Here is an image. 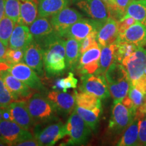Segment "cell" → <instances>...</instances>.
Instances as JSON below:
<instances>
[{
	"instance_id": "obj_14",
	"label": "cell",
	"mask_w": 146,
	"mask_h": 146,
	"mask_svg": "<svg viewBox=\"0 0 146 146\" xmlns=\"http://www.w3.org/2000/svg\"><path fill=\"white\" fill-rule=\"evenodd\" d=\"M81 18L83 15L79 12L67 6L51 16L50 22L54 30L59 34Z\"/></svg>"
},
{
	"instance_id": "obj_29",
	"label": "cell",
	"mask_w": 146,
	"mask_h": 146,
	"mask_svg": "<svg viewBox=\"0 0 146 146\" xmlns=\"http://www.w3.org/2000/svg\"><path fill=\"white\" fill-rule=\"evenodd\" d=\"M76 99V106L89 110L102 108L101 99L94 95L81 91L74 92Z\"/></svg>"
},
{
	"instance_id": "obj_25",
	"label": "cell",
	"mask_w": 146,
	"mask_h": 146,
	"mask_svg": "<svg viewBox=\"0 0 146 146\" xmlns=\"http://www.w3.org/2000/svg\"><path fill=\"white\" fill-rule=\"evenodd\" d=\"M127 17H132L146 26V0H133L123 18Z\"/></svg>"
},
{
	"instance_id": "obj_35",
	"label": "cell",
	"mask_w": 146,
	"mask_h": 146,
	"mask_svg": "<svg viewBox=\"0 0 146 146\" xmlns=\"http://www.w3.org/2000/svg\"><path fill=\"white\" fill-rule=\"evenodd\" d=\"M127 96L132 102L135 111L141 106L146 99V92L135 85H131Z\"/></svg>"
},
{
	"instance_id": "obj_38",
	"label": "cell",
	"mask_w": 146,
	"mask_h": 146,
	"mask_svg": "<svg viewBox=\"0 0 146 146\" xmlns=\"http://www.w3.org/2000/svg\"><path fill=\"white\" fill-rule=\"evenodd\" d=\"M24 59V50H13V49L8 48L5 55V61L9 64L12 66L20 62H23Z\"/></svg>"
},
{
	"instance_id": "obj_15",
	"label": "cell",
	"mask_w": 146,
	"mask_h": 146,
	"mask_svg": "<svg viewBox=\"0 0 146 146\" xmlns=\"http://www.w3.org/2000/svg\"><path fill=\"white\" fill-rule=\"evenodd\" d=\"M47 98L52 102L58 114L60 115L70 114L76 107L75 96L61 91H51L48 92Z\"/></svg>"
},
{
	"instance_id": "obj_5",
	"label": "cell",
	"mask_w": 146,
	"mask_h": 146,
	"mask_svg": "<svg viewBox=\"0 0 146 146\" xmlns=\"http://www.w3.org/2000/svg\"><path fill=\"white\" fill-rule=\"evenodd\" d=\"M33 138V135L30 131L22 128L15 122L7 120L0 122V140L6 145H16L19 142Z\"/></svg>"
},
{
	"instance_id": "obj_4",
	"label": "cell",
	"mask_w": 146,
	"mask_h": 146,
	"mask_svg": "<svg viewBox=\"0 0 146 146\" xmlns=\"http://www.w3.org/2000/svg\"><path fill=\"white\" fill-rule=\"evenodd\" d=\"M33 131L34 137L42 146L54 145L66 137L65 124L61 121L47 124L44 127L42 125H35Z\"/></svg>"
},
{
	"instance_id": "obj_16",
	"label": "cell",
	"mask_w": 146,
	"mask_h": 146,
	"mask_svg": "<svg viewBox=\"0 0 146 146\" xmlns=\"http://www.w3.org/2000/svg\"><path fill=\"white\" fill-rule=\"evenodd\" d=\"M43 54V49L35 41L24 50L23 62L31 67L40 78L45 76Z\"/></svg>"
},
{
	"instance_id": "obj_9",
	"label": "cell",
	"mask_w": 146,
	"mask_h": 146,
	"mask_svg": "<svg viewBox=\"0 0 146 146\" xmlns=\"http://www.w3.org/2000/svg\"><path fill=\"white\" fill-rule=\"evenodd\" d=\"M29 29L33 36L34 41L41 48L60 36L53 28L50 20L47 19V18H37L30 25Z\"/></svg>"
},
{
	"instance_id": "obj_24",
	"label": "cell",
	"mask_w": 146,
	"mask_h": 146,
	"mask_svg": "<svg viewBox=\"0 0 146 146\" xmlns=\"http://www.w3.org/2000/svg\"><path fill=\"white\" fill-rule=\"evenodd\" d=\"M21 18L19 24L30 26L37 18L38 0H20Z\"/></svg>"
},
{
	"instance_id": "obj_42",
	"label": "cell",
	"mask_w": 146,
	"mask_h": 146,
	"mask_svg": "<svg viewBox=\"0 0 146 146\" xmlns=\"http://www.w3.org/2000/svg\"><path fill=\"white\" fill-rule=\"evenodd\" d=\"M146 115V99L143 104V105L141 106H140L139 108L137 110L136 114H135V117L139 120H141L143 117H145Z\"/></svg>"
},
{
	"instance_id": "obj_32",
	"label": "cell",
	"mask_w": 146,
	"mask_h": 146,
	"mask_svg": "<svg viewBox=\"0 0 146 146\" xmlns=\"http://www.w3.org/2000/svg\"><path fill=\"white\" fill-rule=\"evenodd\" d=\"M16 23L8 16H4L0 21V40L7 47L9 46V41Z\"/></svg>"
},
{
	"instance_id": "obj_41",
	"label": "cell",
	"mask_w": 146,
	"mask_h": 146,
	"mask_svg": "<svg viewBox=\"0 0 146 146\" xmlns=\"http://www.w3.org/2000/svg\"><path fill=\"white\" fill-rule=\"evenodd\" d=\"M136 20L132 17H127L118 21V33H122L125 32L127 29L132 26L136 23Z\"/></svg>"
},
{
	"instance_id": "obj_48",
	"label": "cell",
	"mask_w": 146,
	"mask_h": 146,
	"mask_svg": "<svg viewBox=\"0 0 146 146\" xmlns=\"http://www.w3.org/2000/svg\"><path fill=\"white\" fill-rule=\"evenodd\" d=\"M102 1H103L106 5H108L109 3L111 2V1H112V0H102Z\"/></svg>"
},
{
	"instance_id": "obj_44",
	"label": "cell",
	"mask_w": 146,
	"mask_h": 146,
	"mask_svg": "<svg viewBox=\"0 0 146 146\" xmlns=\"http://www.w3.org/2000/svg\"><path fill=\"white\" fill-rule=\"evenodd\" d=\"M12 66L5 61H1L0 62V76H1L3 73L8 72L10 70Z\"/></svg>"
},
{
	"instance_id": "obj_30",
	"label": "cell",
	"mask_w": 146,
	"mask_h": 146,
	"mask_svg": "<svg viewBox=\"0 0 146 146\" xmlns=\"http://www.w3.org/2000/svg\"><path fill=\"white\" fill-rule=\"evenodd\" d=\"M74 110L83 118L87 125L91 128V130L94 131L96 130L99 123V118L102 112V108L89 110L76 106Z\"/></svg>"
},
{
	"instance_id": "obj_34",
	"label": "cell",
	"mask_w": 146,
	"mask_h": 146,
	"mask_svg": "<svg viewBox=\"0 0 146 146\" xmlns=\"http://www.w3.org/2000/svg\"><path fill=\"white\" fill-rule=\"evenodd\" d=\"M78 80L74 77V73L70 72L66 77L60 78L55 82L52 89L56 91L66 92L68 89H75L77 87Z\"/></svg>"
},
{
	"instance_id": "obj_7",
	"label": "cell",
	"mask_w": 146,
	"mask_h": 146,
	"mask_svg": "<svg viewBox=\"0 0 146 146\" xmlns=\"http://www.w3.org/2000/svg\"><path fill=\"white\" fill-rule=\"evenodd\" d=\"M79 89L104 100L110 97V91L104 74H86L81 76Z\"/></svg>"
},
{
	"instance_id": "obj_22",
	"label": "cell",
	"mask_w": 146,
	"mask_h": 146,
	"mask_svg": "<svg viewBox=\"0 0 146 146\" xmlns=\"http://www.w3.org/2000/svg\"><path fill=\"white\" fill-rule=\"evenodd\" d=\"M70 3V0H38L39 17L48 18L58 13Z\"/></svg>"
},
{
	"instance_id": "obj_26",
	"label": "cell",
	"mask_w": 146,
	"mask_h": 146,
	"mask_svg": "<svg viewBox=\"0 0 146 146\" xmlns=\"http://www.w3.org/2000/svg\"><path fill=\"white\" fill-rule=\"evenodd\" d=\"M116 45L115 43L102 47L101 56L99 61V68L95 74H104L112 64L115 62V51Z\"/></svg>"
},
{
	"instance_id": "obj_1",
	"label": "cell",
	"mask_w": 146,
	"mask_h": 146,
	"mask_svg": "<svg viewBox=\"0 0 146 146\" xmlns=\"http://www.w3.org/2000/svg\"><path fill=\"white\" fill-rule=\"evenodd\" d=\"M42 49L45 76L50 78L65 74L68 68L63 38L58 36Z\"/></svg>"
},
{
	"instance_id": "obj_28",
	"label": "cell",
	"mask_w": 146,
	"mask_h": 146,
	"mask_svg": "<svg viewBox=\"0 0 146 146\" xmlns=\"http://www.w3.org/2000/svg\"><path fill=\"white\" fill-rule=\"evenodd\" d=\"M131 85V82L129 78L116 83L108 84L110 94L114 100V103L122 102L124 98L127 96Z\"/></svg>"
},
{
	"instance_id": "obj_21",
	"label": "cell",
	"mask_w": 146,
	"mask_h": 146,
	"mask_svg": "<svg viewBox=\"0 0 146 146\" xmlns=\"http://www.w3.org/2000/svg\"><path fill=\"white\" fill-rule=\"evenodd\" d=\"M33 41V36L28 26L16 23L9 41L8 47L13 50H25Z\"/></svg>"
},
{
	"instance_id": "obj_27",
	"label": "cell",
	"mask_w": 146,
	"mask_h": 146,
	"mask_svg": "<svg viewBox=\"0 0 146 146\" xmlns=\"http://www.w3.org/2000/svg\"><path fill=\"white\" fill-rule=\"evenodd\" d=\"M139 120L135 118L133 123L125 129L123 137L118 141V145H139Z\"/></svg>"
},
{
	"instance_id": "obj_31",
	"label": "cell",
	"mask_w": 146,
	"mask_h": 146,
	"mask_svg": "<svg viewBox=\"0 0 146 146\" xmlns=\"http://www.w3.org/2000/svg\"><path fill=\"white\" fill-rule=\"evenodd\" d=\"M133 0H112L107 5L110 16L120 21L125 17L128 6Z\"/></svg>"
},
{
	"instance_id": "obj_23",
	"label": "cell",
	"mask_w": 146,
	"mask_h": 146,
	"mask_svg": "<svg viewBox=\"0 0 146 146\" xmlns=\"http://www.w3.org/2000/svg\"><path fill=\"white\" fill-rule=\"evenodd\" d=\"M81 41L75 39H66L65 41L66 62L67 68L70 70L76 69L81 57Z\"/></svg>"
},
{
	"instance_id": "obj_45",
	"label": "cell",
	"mask_w": 146,
	"mask_h": 146,
	"mask_svg": "<svg viewBox=\"0 0 146 146\" xmlns=\"http://www.w3.org/2000/svg\"><path fill=\"white\" fill-rule=\"evenodd\" d=\"M8 47H7L2 43V41L0 40V62L5 61V55H6L7 50Z\"/></svg>"
},
{
	"instance_id": "obj_3",
	"label": "cell",
	"mask_w": 146,
	"mask_h": 146,
	"mask_svg": "<svg viewBox=\"0 0 146 146\" xmlns=\"http://www.w3.org/2000/svg\"><path fill=\"white\" fill-rule=\"evenodd\" d=\"M65 127L69 139L60 144L61 145H84L88 141L92 131L75 110L70 114Z\"/></svg>"
},
{
	"instance_id": "obj_49",
	"label": "cell",
	"mask_w": 146,
	"mask_h": 146,
	"mask_svg": "<svg viewBox=\"0 0 146 146\" xmlns=\"http://www.w3.org/2000/svg\"><path fill=\"white\" fill-rule=\"evenodd\" d=\"M0 145H6V144H5V143H3L2 141H1V140H0Z\"/></svg>"
},
{
	"instance_id": "obj_18",
	"label": "cell",
	"mask_w": 146,
	"mask_h": 146,
	"mask_svg": "<svg viewBox=\"0 0 146 146\" xmlns=\"http://www.w3.org/2000/svg\"><path fill=\"white\" fill-rule=\"evenodd\" d=\"M12 121L15 122L22 128L30 131L35 125L32 116L27 109L25 102H14L8 106Z\"/></svg>"
},
{
	"instance_id": "obj_46",
	"label": "cell",
	"mask_w": 146,
	"mask_h": 146,
	"mask_svg": "<svg viewBox=\"0 0 146 146\" xmlns=\"http://www.w3.org/2000/svg\"><path fill=\"white\" fill-rule=\"evenodd\" d=\"M5 0H0V21L5 16Z\"/></svg>"
},
{
	"instance_id": "obj_11",
	"label": "cell",
	"mask_w": 146,
	"mask_h": 146,
	"mask_svg": "<svg viewBox=\"0 0 146 146\" xmlns=\"http://www.w3.org/2000/svg\"><path fill=\"white\" fill-rule=\"evenodd\" d=\"M11 74L20 81L37 92L45 93L47 89L36 73L26 64L20 62L14 64L9 70Z\"/></svg>"
},
{
	"instance_id": "obj_33",
	"label": "cell",
	"mask_w": 146,
	"mask_h": 146,
	"mask_svg": "<svg viewBox=\"0 0 146 146\" xmlns=\"http://www.w3.org/2000/svg\"><path fill=\"white\" fill-rule=\"evenodd\" d=\"M116 45L115 61L121 64L125 58L131 56L138 48L135 45L125 42H114Z\"/></svg>"
},
{
	"instance_id": "obj_20",
	"label": "cell",
	"mask_w": 146,
	"mask_h": 146,
	"mask_svg": "<svg viewBox=\"0 0 146 146\" xmlns=\"http://www.w3.org/2000/svg\"><path fill=\"white\" fill-rule=\"evenodd\" d=\"M114 42H125L132 43L137 47L146 45V26L137 21L125 32L118 34Z\"/></svg>"
},
{
	"instance_id": "obj_47",
	"label": "cell",
	"mask_w": 146,
	"mask_h": 146,
	"mask_svg": "<svg viewBox=\"0 0 146 146\" xmlns=\"http://www.w3.org/2000/svg\"><path fill=\"white\" fill-rule=\"evenodd\" d=\"M3 120V116H2V108H0V122Z\"/></svg>"
},
{
	"instance_id": "obj_36",
	"label": "cell",
	"mask_w": 146,
	"mask_h": 146,
	"mask_svg": "<svg viewBox=\"0 0 146 146\" xmlns=\"http://www.w3.org/2000/svg\"><path fill=\"white\" fill-rule=\"evenodd\" d=\"M5 16L11 18L16 23H18L21 18L20 0H5Z\"/></svg>"
},
{
	"instance_id": "obj_39",
	"label": "cell",
	"mask_w": 146,
	"mask_h": 146,
	"mask_svg": "<svg viewBox=\"0 0 146 146\" xmlns=\"http://www.w3.org/2000/svg\"><path fill=\"white\" fill-rule=\"evenodd\" d=\"M98 45L99 44L97 42V33L91 34L81 41V54H83L89 49Z\"/></svg>"
},
{
	"instance_id": "obj_13",
	"label": "cell",
	"mask_w": 146,
	"mask_h": 146,
	"mask_svg": "<svg viewBox=\"0 0 146 146\" xmlns=\"http://www.w3.org/2000/svg\"><path fill=\"white\" fill-rule=\"evenodd\" d=\"M0 77L2 78L5 85L14 96L16 102H27L35 93L37 92L14 76L9 71L3 73Z\"/></svg>"
},
{
	"instance_id": "obj_17",
	"label": "cell",
	"mask_w": 146,
	"mask_h": 146,
	"mask_svg": "<svg viewBox=\"0 0 146 146\" xmlns=\"http://www.w3.org/2000/svg\"><path fill=\"white\" fill-rule=\"evenodd\" d=\"M101 56L100 45L89 49L81 54L76 69L81 75L95 74L99 68V61Z\"/></svg>"
},
{
	"instance_id": "obj_40",
	"label": "cell",
	"mask_w": 146,
	"mask_h": 146,
	"mask_svg": "<svg viewBox=\"0 0 146 146\" xmlns=\"http://www.w3.org/2000/svg\"><path fill=\"white\" fill-rule=\"evenodd\" d=\"M139 145H146V117L139 123Z\"/></svg>"
},
{
	"instance_id": "obj_43",
	"label": "cell",
	"mask_w": 146,
	"mask_h": 146,
	"mask_svg": "<svg viewBox=\"0 0 146 146\" xmlns=\"http://www.w3.org/2000/svg\"><path fill=\"white\" fill-rule=\"evenodd\" d=\"M16 145L19 146H39V143L35 138L30 139H27L25 141L19 142L16 144Z\"/></svg>"
},
{
	"instance_id": "obj_37",
	"label": "cell",
	"mask_w": 146,
	"mask_h": 146,
	"mask_svg": "<svg viewBox=\"0 0 146 146\" xmlns=\"http://www.w3.org/2000/svg\"><path fill=\"white\" fill-rule=\"evenodd\" d=\"M14 102H16L14 96L7 88L2 78L0 77V108L8 107Z\"/></svg>"
},
{
	"instance_id": "obj_2",
	"label": "cell",
	"mask_w": 146,
	"mask_h": 146,
	"mask_svg": "<svg viewBox=\"0 0 146 146\" xmlns=\"http://www.w3.org/2000/svg\"><path fill=\"white\" fill-rule=\"evenodd\" d=\"M25 103L35 125H45L59 120L54 104L43 93H35Z\"/></svg>"
},
{
	"instance_id": "obj_10",
	"label": "cell",
	"mask_w": 146,
	"mask_h": 146,
	"mask_svg": "<svg viewBox=\"0 0 146 146\" xmlns=\"http://www.w3.org/2000/svg\"><path fill=\"white\" fill-rule=\"evenodd\" d=\"M135 117V115L122 102L114 103L112 109L109 129L113 132L119 133L133 123Z\"/></svg>"
},
{
	"instance_id": "obj_8",
	"label": "cell",
	"mask_w": 146,
	"mask_h": 146,
	"mask_svg": "<svg viewBox=\"0 0 146 146\" xmlns=\"http://www.w3.org/2000/svg\"><path fill=\"white\" fill-rule=\"evenodd\" d=\"M102 21L83 18L60 33L59 35L62 38H72L81 41L91 34L97 33Z\"/></svg>"
},
{
	"instance_id": "obj_6",
	"label": "cell",
	"mask_w": 146,
	"mask_h": 146,
	"mask_svg": "<svg viewBox=\"0 0 146 146\" xmlns=\"http://www.w3.org/2000/svg\"><path fill=\"white\" fill-rule=\"evenodd\" d=\"M121 64L127 71L131 85H133L146 74V50L143 47H138Z\"/></svg>"
},
{
	"instance_id": "obj_12",
	"label": "cell",
	"mask_w": 146,
	"mask_h": 146,
	"mask_svg": "<svg viewBox=\"0 0 146 146\" xmlns=\"http://www.w3.org/2000/svg\"><path fill=\"white\" fill-rule=\"evenodd\" d=\"M72 2L91 19L105 21L110 17L107 5L102 0H72Z\"/></svg>"
},
{
	"instance_id": "obj_19",
	"label": "cell",
	"mask_w": 146,
	"mask_h": 146,
	"mask_svg": "<svg viewBox=\"0 0 146 146\" xmlns=\"http://www.w3.org/2000/svg\"><path fill=\"white\" fill-rule=\"evenodd\" d=\"M118 34V21L110 16L102 22L97 33V41L100 47L106 46L114 43Z\"/></svg>"
}]
</instances>
